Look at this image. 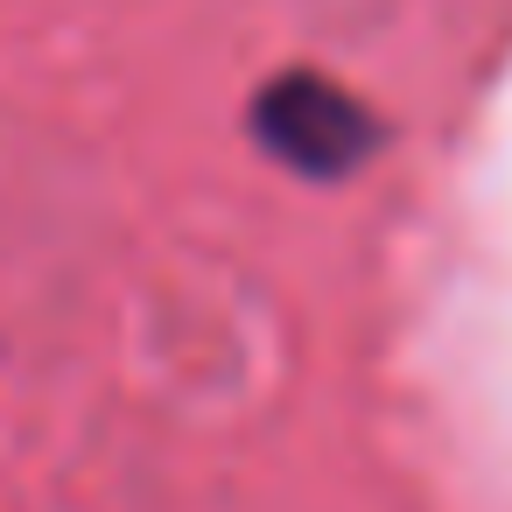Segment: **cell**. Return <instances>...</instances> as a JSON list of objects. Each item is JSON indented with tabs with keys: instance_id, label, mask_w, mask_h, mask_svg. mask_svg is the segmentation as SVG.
Listing matches in <instances>:
<instances>
[{
	"instance_id": "6da1fadb",
	"label": "cell",
	"mask_w": 512,
	"mask_h": 512,
	"mask_svg": "<svg viewBox=\"0 0 512 512\" xmlns=\"http://www.w3.org/2000/svg\"><path fill=\"white\" fill-rule=\"evenodd\" d=\"M260 134H267L274 155H288V162L309 169V176L351 169V162L365 155V141H372L365 113H358L330 78H302V71L281 78V85L260 99Z\"/></svg>"
}]
</instances>
